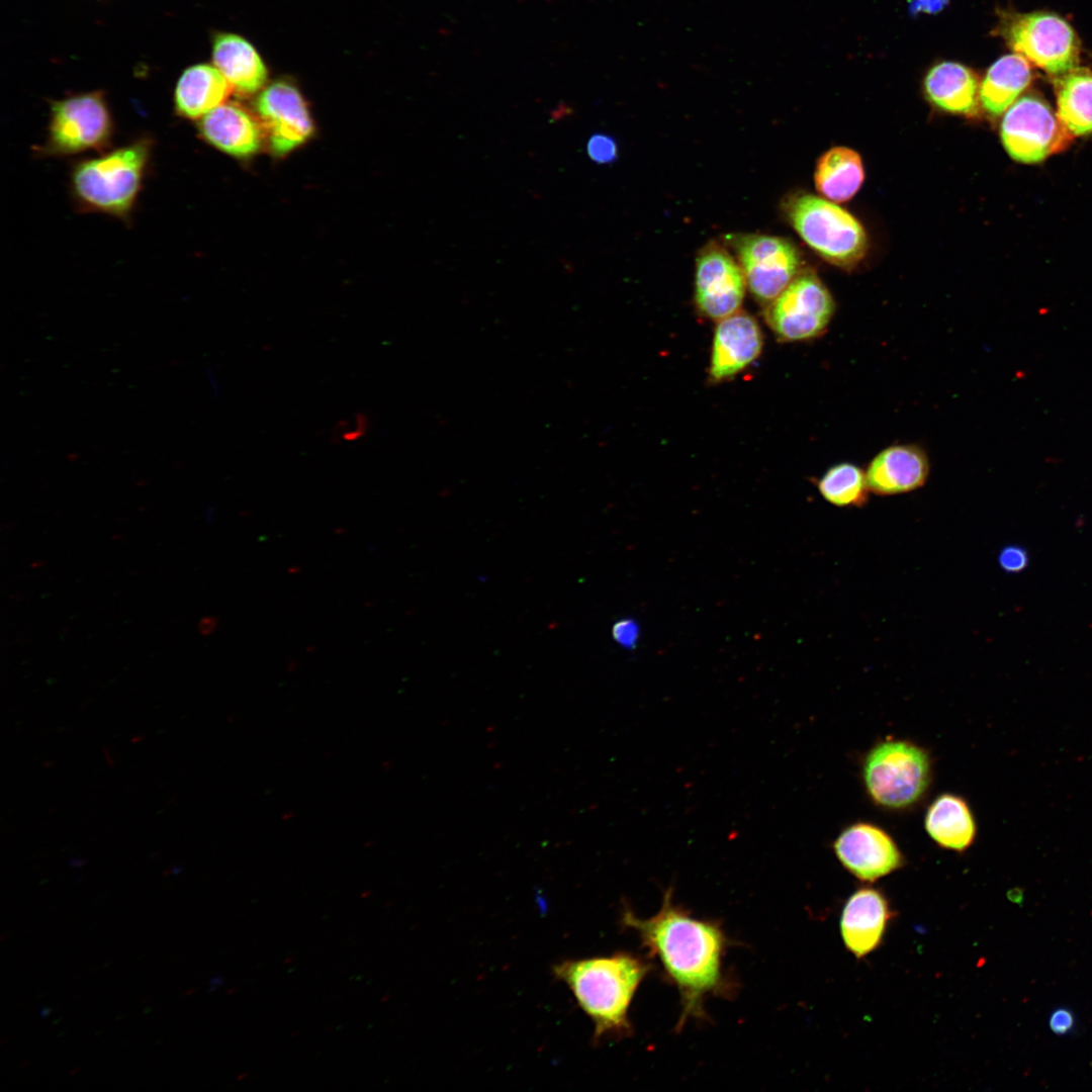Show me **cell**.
<instances>
[{"instance_id":"6da1fadb","label":"cell","mask_w":1092,"mask_h":1092,"mask_svg":"<svg viewBox=\"0 0 1092 1092\" xmlns=\"http://www.w3.org/2000/svg\"><path fill=\"white\" fill-rule=\"evenodd\" d=\"M621 922L638 935L649 958L658 961L664 978L677 990V1032L691 1019H707L708 998L734 994L735 982L724 969L730 940L722 924L692 915L674 901L672 887L664 891L655 915L640 918L626 907Z\"/></svg>"},{"instance_id":"7a4b0ae2","label":"cell","mask_w":1092,"mask_h":1092,"mask_svg":"<svg viewBox=\"0 0 1092 1092\" xmlns=\"http://www.w3.org/2000/svg\"><path fill=\"white\" fill-rule=\"evenodd\" d=\"M652 962L619 951L611 956L565 960L552 967L554 977L571 991L577 1005L594 1024V1042L622 1038L633 1032L629 1011Z\"/></svg>"},{"instance_id":"3957f363","label":"cell","mask_w":1092,"mask_h":1092,"mask_svg":"<svg viewBox=\"0 0 1092 1092\" xmlns=\"http://www.w3.org/2000/svg\"><path fill=\"white\" fill-rule=\"evenodd\" d=\"M153 150L154 139L144 134L76 162L69 177L76 207L128 220L144 187Z\"/></svg>"},{"instance_id":"277c9868","label":"cell","mask_w":1092,"mask_h":1092,"mask_svg":"<svg viewBox=\"0 0 1092 1092\" xmlns=\"http://www.w3.org/2000/svg\"><path fill=\"white\" fill-rule=\"evenodd\" d=\"M932 779L929 753L902 739L873 746L862 762V780L871 800L887 810L914 807L926 795Z\"/></svg>"},{"instance_id":"5b68a950","label":"cell","mask_w":1092,"mask_h":1092,"mask_svg":"<svg viewBox=\"0 0 1092 1092\" xmlns=\"http://www.w3.org/2000/svg\"><path fill=\"white\" fill-rule=\"evenodd\" d=\"M785 211L802 240L827 262L851 268L864 257L868 237L861 223L837 204L803 193L788 199Z\"/></svg>"},{"instance_id":"8992f818","label":"cell","mask_w":1092,"mask_h":1092,"mask_svg":"<svg viewBox=\"0 0 1092 1092\" xmlns=\"http://www.w3.org/2000/svg\"><path fill=\"white\" fill-rule=\"evenodd\" d=\"M114 121L103 92L80 93L51 103L41 157H71L109 149Z\"/></svg>"},{"instance_id":"52a82bcc","label":"cell","mask_w":1092,"mask_h":1092,"mask_svg":"<svg viewBox=\"0 0 1092 1092\" xmlns=\"http://www.w3.org/2000/svg\"><path fill=\"white\" fill-rule=\"evenodd\" d=\"M999 32L1015 54L1056 77L1079 63L1078 37L1072 26L1056 14L1005 15Z\"/></svg>"},{"instance_id":"ba28073f","label":"cell","mask_w":1092,"mask_h":1092,"mask_svg":"<svg viewBox=\"0 0 1092 1092\" xmlns=\"http://www.w3.org/2000/svg\"><path fill=\"white\" fill-rule=\"evenodd\" d=\"M1000 136L1007 154L1024 164L1045 160L1065 149L1073 138L1049 103L1031 94L1017 99L1004 112Z\"/></svg>"},{"instance_id":"9c48e42d","label":"cell","mask_w":1092,"mask_h":1092,"mask_svg":"<svg viewBox=\"0 0 1092 1092\" xmlns=\"http://www.w3.org/2000/svg\"><path fill=\"white\" fill-rule=\"evenodd\" d=\"M829 290L812 272L798 273L765 310V318L785 342L811 340L822 335L834 314Z\"/></svg>"},{"instance_id":"30bf717a","label":"cell","mask_w":1092,"mask_h":1092,"mask_svg":"<svg viewBox=\"0 0 1092 1092\" xmlns=\"http://www.w3.org/2000/svg\"><path fill=\"white\" fill-rule=\"evenodd\" d=\"M736 252L746 285L762 303H770L798 275L800 256L788 240L766 235L734 237Z\"/></svg>"},{"instance_id":"8fae6325","label":"cell","mask_w":1092,"mask_h":1092,"mask_svg":"<svg viewBox=\"0 0 1092 1092\" xmlns=\"http://www.w3.org/2000/svg\"><path fill=\"white\" fill-rule=\"evenodd\" d=\"M745 285L740 265L721 245L709 243L699 252L695 300L703 315L719 322L739 311Z\"/></svg>"},{"instance_id":"7c38bea8","label":"cell","mask_w":1092,"mask_h":1092,"mask_svg":"<svg viewBox=\"0 0 1092 1092\" xmlns=\"http://www.w3.org/2000/svg\"><path fill=\"white\" fill-rule=\"evenodd\" d=\"M256 108L269 146L276 155L288 154L313 133L307 105L300 92L288 82L277 81L267 86L258 96Z\"/></svg>"},{"instance_id":"4fadbf2b","label":"cell","mask_w":1092,"mask_h":1092,"mask_svg":"<svg viewBox=\"0 0 1092 1092\" xmlns=\"http://www.w3.org/2000/svg\"><path fill=\"white\" fill-rule=\"evenodd\" d=\"M833 849L840 863L862 882H875L904 864V856L891 835L869 822L845 827Z\"/></svg>"},{"instance_id":"5bb4252c","label":"cell","mask_w":1092,"mask_h":1092,"mask_svg":"<svg viewBox=\"0 0 1092 1092\" xmlns=\"http://www.w3.org/2000/svg\"><path fill=\"white\" fill-rule=\"evenodd\" d=\"M760 328L750 314L737 311L718 322L715 329L710 377L722 381L750 365L762 349Z\"/></svg>"},{"instance_id":"9a60e30c","label":"cell","mask_w":1092,"mask_h":1092,"mask_svg":"<svg viewBox=\"0 0 1092 1092\" xmlns=\"http://www.w3.org/2000/svg\"><path fill=\"white\" fill-rule=\"evenodd\" d=\"M892 917L886 896L878 889L862 887L846 901L840 919V932L845 947L861 959L882 942Z\"/></svg>"},{"instance_id":"2e32d148","label":"cell","mask_w":1092,"mask_h":1092,"mask_svg":"<svg viewBox=\"0 0 1092 1092\" xmlns=\"http://www.w3.org/2000/svg\"><path fill=\"white\" fill-rule=\"evenodd\" d=\"M930 471L926 452L916 444L891 445L869 463L866 478L877 495L907 493L922 487Z\"/></svg>"},{"instance_id":"e0dca14e","label":"cell","mask_w":1092,"mask_h":1092,"mask_svg":"<svg viewBox=\"0 0 1092 1092\" xmlns=\"http://www.w3.org/2000/svg\"><path fill=\"white\" fill-rule=\"evenodd\" d=\"M197 131L208 145L235 158L250 157L262 146L260 124L235 102H224L200 118Z\"/></svg>"},{"instance_id":"ac0fdd59","label":"cell","mask_w":1092,"mask_h":1092,"mask_svg":"<svg viewBox=\"0 0 1092 1092\" xmlns=\"http://www.w3.org/2000/svg\"><path fill=\"white\" fill-rule=\"evenodd\" d=\"M923 92L927 100L943 112L966 116L978 112V76L962 63L942 61L933 65L924 76Z\"/></svg>"},{"instance_id":"d6986e66","label":"cell","mask_w":1092,"mask_h":1092,"mask_svg":"<svg viewBox=\"0 0 1092 1092\" xmlns=\"http://www.w3.org/2000/svg\"><path fill=\"white\" fill-rule=\"evenodd\" d=\"M212 61L233 89L253 94L266 83V66L255 48L234 33H219L213 39Z\"/></svg>"},{"instance_id":"ffe728a7","label":"cell","mask_w":1092,"mask_h":1092,"mask_svg":"<svg viewBox=\"0 0 1092 1092\" xmlns=\"http://www.w3.org/2000/svg\"><path fill=\"white\" fill-rule=\"evenodd\" d=\"M232 89L214 66H191L183 72L175 87V112L182 118L199 120L224 103Z\"/></svg>"},{"instance_id":"44dd1931","label":"cell","mask_w":1092,"mask_h":1092,"mask_svg":"<svg viewBox=\"0 0 1092 1092\" xmlns=\"http://www.w3.org/2000/svg\"><path fill=\"white\" fill-rule=\"evenodd\" d=\"M924 825L930 838L944 849L964 852L974 842L977 825L974 815L960 796L942 794L929 805Z\"/></svg>"},{"instance_id":"7402d4cb","label":"cell","mask_w":1092,"mask_h":1092,"mask_svg":"<svg viewBox=\"0 0 1092 1092\" xmlns=\"http://www.w3.org/2000/svg\"><path fill=\"white\" fill-rule=\"evenodd\" d=\"M1031 69L1018 54L999 58L980 85V102L992 116L1004 113L1031 82Z\"/></svg>"},{"instance_id":"603a6c76","label":"cell","mask_w":1092,"mask_h":1092,"mask_svg":"<svg viewBox=\"0 0 1092 1092\" xmlns=\"http://www.w3.org/2000/svg\"><path fill=\"white\" fill-rule=\"evenodd\" d=\"M1057 116L1073 135L1092 132V71L1075 67L1056 77Z\"/></svg>"},{"instance_id":"cb8c5ba5","label":"cell","mask_w":1092,"mask_h":1092,"mask_svg":"<svg viewBox=\"0 0 1092 1092\" xmlns=\"http://www.w3.org/2000/svg\"><path fill=\"white\" fill-rule=\"evenodd\" d=\"M816 189L831 201L844 202L859 190L864 171L859 155L845 147H835L824 153L815 170Z\"/></svg>"},{"instance_id":"d4e9b609","label":"cell","mask_w":1092,"mask_h":1092,"mask_svg":"<svg viewBox=\"0 0 1092 1092\" xmlns=\"http://www.w3.org/2000/svg\"><path fill=\"white\" fill-rule=\"evenodd\" d=\"M817 488L826 502L838 508H862L869 500L866 472L850 462L829 467L818 479Z\"/></svg>"},{"instance_id":"484cf974","label":"cell","mask_w":1092,"mask_h":1092,"mask_svg":"<svg viewBox=\"0 0 1092 1092\" xmlns=\"http://www.w3.org/2000/svg\"><path fill=\"white\" fill-rule=\"evenodd\" d=\"M586 152L594 162L608 164L617 159L618 147L613 138L604 133H596L588 139Z\"/></svg>"},{"instance_id":"4316f807","label":"cell","mask_w":1092,"mask_h":1092,"mask_svg":"<svg viewBox=\"0 0 1092 1092\" xmlns=\"http://www.w3.org/2000/svg\"><path fill=\"white\" fill-rule=\"evenodd\" d=\"M998 562L1001 568L1008 573L1020 572L1028 564L1027 551L1017 545L1006 546L1000 551Z\"/></svg>"},{"instance_id":"83f0119b","label":"cell","mask_w":1092,"mask_h":1092,"mask_svg":"<svg viewBox=\"0 0 1092 1092\" xmlns=\"http://www.w3.org/2000/svg\"><path fill=\"white\" fill-rule=\"evenodd\" d=\"M1076 1018L1072 1010L1067 1007L1055 1009L1049 1018V1026L1053 1033L1066 1035L1075 1028Z\"/></svg>"},{"instance_id":"f1b7e54d","label":"cell","mask_w":1092,"mask_h":1092,"mask_svg":"<svg viewBox=\"0 0 1092 1092\" xmlns=\"http://www.w3.org/2000/svg\"><path fill=\"white\" fill-rule=\"evenodd\" d=\"M613 636L623 646H633L638 637L637 625L631 620H622L613 627Z\"/></svg>"},{"instance_id":"f546056e","label":"cell","mask_w":1092,"mask_h":1092,"mask_svg":"<svg viewBox=\"0 0 1092 1092\" xmlns=\"http://www.w3.org/2000/svg\"><path fill=\"white\" fill-rule=\"evenodd\" d=\"M950 0H910L908 10L910 15L936 14L944 9Z\"/></svg>"},{"instance_id":"4dcf8cb0","label":"cell","mask_w":1092,"mask_h":1092,"mask_svg":"<svg viewBox=\"0 0 1092 1092\" xmlns=\"http://www.w3.org/2000/svg\"><path fill=\"white\" fill-rule=\"evenodd\" d=\"M217 625V620L214 617H204L198 624L199 632L203 635H208L213 632Z\"/></svg>"},{"instance_id":"1f68e13d","label":"cell","mask_w":1092,"mask_h":1092,"mask_svg":"<svg viewBox=\"0 0 1092 1092\" xmlns=\"http://www.w3.org/2000/svg\"><path fill=\"white\" fill-rule=\"evenodd\" d=\"M1009 898L1015 903H1021L1023 900V892L1019 889L1012 890L1009 893Z\"/></svg>"},{"instance_id":"d6a6232c","label":"cell","mask_w":1092,"mask_h":1092,"mask_svg":"<svg viewBox=\"0 0 1092 1092\" xmlns=\"http://www.w3.org/2000/svg\"><path fill=\"white\" fill-rule=\"evenodd\" d=\"M52 1010H53L52 1008H42L40 1010V1016L41 1017H47L52 1012Z\"/></svg>"},{"instance_id":"836d02e7","label":"cell","mask_w":1092,"mask_h":1092,"mask_svg":"<svg viewBox=\"0 0 1092 1092\" xmlns=\"http://www.w3.org/2000/svg\"><path fill=\"white\" fill-rule=\"evenodd\" d=\"M79 1070H80V1068H77V1069H74V1070H72V1071L70 1072V1075H72V1074H75V1073H76L77 1071H79Z\"/></svg>"}]
</instances>
